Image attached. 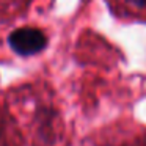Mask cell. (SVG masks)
<instances>
[{
    "label": "cell",
    "instance_id": "1",
    "mask_svg": "<svg viewBox=\"0 0 146 146\" xmlns=\"http://www.w3.org/2000/svg\"><path fill=\"white\" fill-rule=\"evenodd\" d=\"M8 41L16 54L22 55V57H29V55H35L44 49L46 36L41 30L25 27V29H19L13 32Z\"/></svg>",
    "mask_w": 146,
    "mask_h": 146
},
{
    "label": "cell",
    "instance_id": "2",
    "mask_svg": "<svg viewBox=\"0 0 146 146\" xmlns=\"http://www.w3.org/2000/svg\"><path fill=\"white\" fill-rule=\"evenodd\" d=\"M129 2L135 7H145L146 5V0H129Z\"/></svg>",
    "mask_w": 146,
    "mask_h": 146
}]
</instances>
